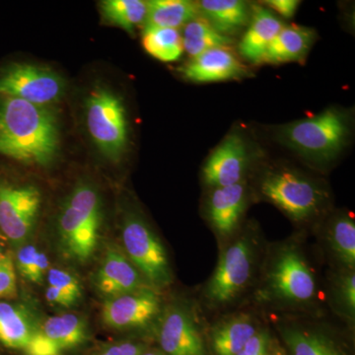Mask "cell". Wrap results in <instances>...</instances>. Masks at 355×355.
Here are the masks:
<instances>
[{
  "mask_svg": "<svg viewBox=\"0 0 355 355\" xmlns=\"http://www.w3.org/2000/svg\"><path fill=\"white\" fill-rule=\"evenodd\" d=\"M60 147L57 114L50 107L0 95V154L24 165L46 167Z\"/></svg>",
  "mask_w": 355,
  "mask_h": 355,
  "instance_id": "obj_1",
  "label": "cell"
},
{
  "mask_svg": "<svg viewBox=\"0 0 355 355\" xmlns=\"http://www.w3.org/2000/svg\"><path fill=\"white\" fill-rule=\"evenodd\" d=\"M103 220L101 193L90 182H78L57 216L58 245L62 256L78 265L92 260L101 243Z\"/></svg>",
  "mask_w": 355,
  "mask_h": 355,
  "instance_id": "obj_2",
  "label": "cell"
},
{
  "mask_svg": "<svg viewBox=\"0 0 355 355\" xmlns=\"http://www.w3.org/2000/svg\"><path fill=\"white\" fill-rule=\"evenodd\" d=\"M349 135L347 114L336 108L282 125L277 130V137L284 146L319 164L336 159L347 144Z\"/></svg>",
  "mask_w": 355,
  "mask_h": 355,
  "instance_id": "obj_3",
  "label": "cell"
},
{
  "mask_svg": "<svg viewBox=\"0 0 355 355\" xmlns=\"http://www.w3.org/2000/svg\"><path fill=\"white\" fill-rule=\"evenodd\" d=\"M316 295L314 273L294 244L277 248L266 266L261 300L286 305L305 304Z\"/></svg>",
  "mask_w": 355,
  "mask_h": 355,
  "instance_id": "obj_4",
  "label": "cell"
},
{
  "mask_svg": "<svg viewBox=\"0 0 355 355\" xmlns=\"http://www.w3.org/2000/svg\"><path fill=\"white\" fill-rule=\"evenodd\" d=\"M121 250L149 286L162 289L173 282V272L162 242L137 211H128L121 224Z\"/></svg>",
  "mask_w": 355,
  "mask_h": 355,
  "instance_id": "obj_5",
  "label": "cell"
},
{
  "mask_svg": "<svg viewBox=\"0 0 355 355\" xmlns=\"http://www.w3.org/2000/svg\"><path fill=\"white\" fill-rule=\"evenodd\" d=\"M85 121L98 150L112 162H119L127 150L128 123L120 96L98 86L85 101Z\"/></svg>",
  "mask_w": 355,
  "mask_h": 355,
  "instance_id": "obj_6",
  "label": "cell"
},
{
  "mask_svg": "<svg viewBox=\"0 0 355 355\" xmlns=\"http://www.w3.org/2000/svg\"><path fill=\"white\" fill-rule=\"evenodd\" d=\"M260 191L263 198L298 223L316 217L327 200L326 191L317 182L287 168L266 172Z\"/></svg>",
  "mask_w": 355,
  "mask_h": 355,
  "instance_id": "obj_7",
  "label": "cell"
},
{
  "mask_svg": "<svg viewBox=\"0 0 355 355\" xmlns=\"http://www.w3.org/2000/svg\"><path fill=\"white\" fill-rule=\"evenodd\" d=\"M41 205L42 193L35 184L0 176V239L11 251L31 237Z\"/></svg>",
  "mask_w": 355,
  "mask_h": 355,
  "instance_id": "obj_8",
  "label": "cell"
},
{
  "mask_svg": "<svg viewBox=\"0 0 355 355\" xmlns=\"http://www.w3.org/2000/svg\"><path fill=\"white\" fill-rule=\"evenodd\" d=\"M256 250L250 235L238 238L224 250L203 292L209 305L226 306L241 295L253 277Z\"/></svg>",
  "mask_w": 355,
  "mask_h": 355,
  "instance_id": "obj_9",
  "label": "cell"
},
{
  "mask_svg": "<svg viewBox=\"0 0 355 355\" xmlns=\"http://www.w3.org/2000/svg\"><path fill=\"white\" fill-rule=\"evenodd\" d=\"M65 81L46 67L29 64L9 65L0 72V95L50 107L62 100Z\"/></svg>",
  "mask_w": 355,
  "mask_h": 355,
  "instance_id": "obj_10",
  "label": "cell"
},
{
  "mask_svg": "<svg viewBox=\"0 0 355 355\" xmlns=\"http://www.w3.org/2000/svg\"><path fill=\"white\" fill-rule=\"evenodd\" d=\"M158 321L156 340L166 355H209L197 318L188 305L167 306Z\"/></svg>",
  "mask_w": 355,
  "mask_h": 355,
  "instance_id": "obj_11",
  "label": "cell"
},
{
  "mask_svg": "<svg viewBox=\"0 0 355 355\" xmlns=\"http://www.w3.org/2000/svg\"><path fill=\"white\" fill-rule=\"evenodd\" d=\"M162 310V300L157 291L147 286L105 299L101 317L103 324L112 330H139L157 320Z\"/></svg>",
  "mask_w": 355,
  "mask_h": 355,
  "instance_id": "obj_12",
  "label": "cell"
},
{
  "mask_svg": "<svg viewBox=\"0 0 355 355\" xmlns=\"http://www.w3.org/2000/svg\"><path fill=\"white\" fill-rule=\"evenodd\" d=\"M92 282L96 291L105 299L149 286L121 248L116 244L107 245Z\"/></svg>",
  "mask_w": 355,
  "mask_h": 355,
  "instance_id": "obj_13",
  "label": "cell"
},
{
  "mask_svg": "<svg viewBox=\"0 0 355 355\" xmlns=\"http://www.w3.org/2000/svg\"><path fill=\"white\" fill-rule=\"evenodd\" d=\"M247 165L246 144L239 135L231 133L210 154L203 167V179L214 189L242 183Z\"/></svg>",
  "mask_w": 355,
  "mask_h": 355,
  "instance_id": "obj_14",
  "label": "cell"
},
{
  "mask_svg": "<svg viewBox=\"0 0 355 355\" xmlns=\"http://www.w3.org/2000/svg\"><path fill=\"white\" fill-rule=\"evenodd\" d=\"M39 327L18 298L0 300V355H24Z\"/></svg>",
  "mask_w": 355,
  "mask_h": 355,
  "instance_id": "obj_15",
  "label": "cell"
},
{
  "mask_svg": "<svg viewBox=\"0 0 355 355\" xmlns=\"http://www.w3.org/2000/svg\"><path fill=\"white\" fill-rule=\"evenodd\" d=\"M184 78L196 83H220L249 76L247 67L229 49H214L191 58L181 69Z\"/></svg>",
  "mask_w": 355,
  "mask_h": 355,
  "instance_id": "obj_16",
  "label": "cell"
},
{
  "mask_svg": "<svg viewBox=\"0 0 355 355\" xmlns=\"http://www.w3.org/2000/svg\"><path fill=\"white\" fill-rule=\"evenodd\" d=\"M246 203V189L243 183L214 189L210 195L207 214L212 227L219 235L229 237L237 230Z\"/></svg>",
  "mask_w": 355,
  "mask_h": 355,
  "instance_id": "obj_17",
  "label": "cell"
},
{
  "mask_svg": "<svg viewBox=\"0 0 355 355\" xmlns=\"http://www.w3.org/2000/svg\"><path fill=\"white\" fill-rule=\"evenodd\" d=\"M284 27L270 9L253 6L247 31L239 44L240 55L252 64H261L268 46Z\"/></svg>",
  "mask_w": 355,
  "mask_h": 355,
  "instance_id": "obj_18",
  "label": "cell"
},
{
  "mask_svg": "<svg viewBox=\"0 0 355 355\" xmlns=\"http://www.w3.org/2000/svg\"><path fill=\"white\" fill-rule=\"evenodd\" d=\"M40 329L64 355L83 349L90 342L87 322L80 315L65 313L46 318L40 323Z\"/></svg>",
  "mask_w": 355,
  "mask_h": 355,
  "instance_id": "obj_19",
  "label": "cell"
},
{
  "mask_svg": "<svg viewBox=\"0 0 355 355\" xmlns=\"http://www.w3.org/2000/svg\"><path fill=\"white\" fill-rule=\"evenodd\" d=\"M259 329L254 318L245 313L233 315L212 328L210 345L214 355H237Z\"/></svg>",
  "mask_w": 355,
  "mask_h": 355,
  "instance_id": "obj_20",
  "label": "cell"
},
{
  "mask_svg": "<svg viewBox=\"0 0 355 355\" xmlns=\"http://www.w3.org/2000/svg\"><path fill=\"white\" fill-rule=\"evenodd\" d=\"M200 16L225 36L244 29L251 19L252 9L241 0H202L198 1Z\"/></svg>",
  "mask_w": 355,
  "mask_h": 355,
  "instance_id": "obj_21",
  "label": "cell"
},
{
  "mask_svg": "<svg viewBox=\"0 0 355 355\" xmlns=\"http://www.w3.org/2000/svg\"><path fill=\"white\" fill-rule=\"evenodd\" d=\"M314 30L301 26H284L266 51L263 62L279 64L300 62L316 39Z\"/></svg>",
  "mask_w": 355,
  "mask_h": 355,
  "instance_id": "obj_22",
  "label": "cell"
},
{
  "mask_svg": "<svg viewBox=\"0 0 355 355\" xmlns=\"http://www.w3.org/2000/svg\"><path fill=\"white\" fill-rule=\"evenodd\" d=\"M289 355H347L342 345L324 331L301 326L279 329Z\"/></svg>",
  "mask_w": 355,
  "mask_h": 355,
  "instance_id": "obj_23",
  "label": "cell"
},
{
  "mask_svg": "<svg viewBox=\"0 0 355 355\" xmlns=\"http://www.w3.org/2000/svg\"><path fill=\"white\" fill-rule=\"evenodd\" d=\"M197 2L190 0H153L147 1L144 28L177 29L200 17Z\"/></svg>",
  "mask_w": 355,
  "mask_h": 355,
  "instance_id": "obj_24",
  "label": "cell"
},
{
  "mask_svg": "<svg viewBox=\"0 0 355 355\" xmlns=\"http://www.w3.org/2000/svg\"><path fill=\"white\" fill-rule=\"evenodd\" d=\"M182 40L184 50L191 58L214 49H229L233 44V40L230 37L217 31L202 16L184 26Z\"/></svg>",
  "mask_w": 355,
  "mask_h": 355,
  "instance_id": "obj_25",
  "label": "cell"
},
{
  "mask_svg": "<svg viewBox=\"0 0 355 355\" xmlns=\"http://www.w3.org/2000/svg\"><path fill=\"white\" fill-rule=\"evenodd\" d=\"M142 46L151 57L163 62H176L184 53L181 33L171 28H144Z\"/></svg>",
  "mask_w": 355,
  "mask_h": 355,
  "instance_id": "obj_26",
  "label": "cell"
},
{
  "mask_svg": "<svg viewBox=\"0 0 355 355\" xmlns=\"http://www.w3.org/2000/svg\"><path fill=\"white\" fill-rule=\"evenodd\" d=\"M103 19L132 34L135 27L144 24L147 1L142 0H105L100 3Z\"/></svg>",
  "mask_w": 355,
  "mask_h": 355,
  "instance_id": "obj_27",
  "label": "cell"
},
{
  "mask_svg": "<svg viewBox=\"0 0 355 355\" xmlns=\"http://www.w3.org/2000/svg\"><path fill=\"white\" fill-rule=\"evenodd\" d=\"M328 243L336 258L347 270L355 266V223L350 216L334 218L328 229Z\"/></svg>",
  "mask_w": 355,
  "mask_h": 355,
  "instance_id": "obj_28",
  "label": "cell"
},
{
  "mask_svg": "<svg viewBox=\"0 0 355 355\" xmlns=\"http://www.w3.org/2000/svg\"><path fill=\"white\" fill-rule=\"evenodd\" d=\"M17 275L31 284H41L50 270V261L44 252L31 243L26 242L12 251Z\"/></svg>",
  "mask_w": 355,
  "mask_h": 355,
  "instance_id": "obj_29",
  "label": "cell"
},
{
  "mask_svg": "<svg viewBox=\"0 0 355 355\" xmlns=\"http://www.w3.org/2000/svg\"><path fill=\"white\" fill-rule=\"evenodd\" d=\"M48 286L55 287L58 291L80 301L83 296V287L80 280L73 273L58 268H50L46 275Z\"/></svg>",
  "mask_w": 355,
  "mask_h": 355,
  "instance_id": "obj_30",
  "label": "cell"
},
{
  "mask_svg": "<svg viewBox=\"0 0 355 355\" xmlns=\"http://www.w3.org/2000/svg\"><path fill=\"white\" fill-rule=\"evenodd\" d=\"M18 294L17 272L11 251L0 265V300L17 299Z\"/></svg>",
  "mask_w": 355,
  "mask_h": 355,
  "instance_id": "obj_31",
  "label": "cell"
},
{
  "mask_svg": "<svg viewBox=\"0 0 355 355\" xmlns=\"http://www.w3.org/2000/svg\"><path fill=\"white\" fill-rule=\"evenodd\" d=\"M146 347V343L139 340H114L97 345L88 355H141Z\"/></svg>",
  "mask_w": 355,
  "mask_h": 355,
  "instance_id": "obj_32",
  "label": "cell"
},
{
  "mask_svg": "<svg viewBox=\"0 0 355 355\" xmlns=\"http://www.w3.org/2000/svg\"><path fill=\"white\" fill-rule=\"evenodd\" d=\"M338 280L336 295L349 319L354 321L355 314V275L354 270H347Z\"/></svg>",
  "mask_w": 355,
  "mask_h": 355,
  "instance_id": "obj_33",
  "label": "cell"
},
{
  "mask_svg": "<svg viewBox=\"0 0 355 355\" xmlns=\"http://www.w3.org/2000/svg\"><path fill=\"white\" fill-rule=\"evenodd\" d=\"M270 340L268 331H258L237 355H268Z\"/></svg>",
  "mask_w": 355,
  "mask_h": 355,
  "instance_id": "obj_34",
  "label": "cell"
},
{
  "mask_svg": "<svg viewBox=\"0 0 355 355\" xmlns=\"http://www.w3.org/2000/svg\"><path fill=\"white\" fill-rule=\"evenodd\" d=\"M44 297L49 303L53 305L60 306V307L70 308L76 306L79 302L77 299L72 297L69 294L58 291L55 287L48 286L44 291Z\"/></svg>",
  "mask_w": 355,
  "mask_h": 355,
  "instance_id": "obj_35",
  "label": "cell"
},
{
  "mask_svg": "<svg viewBox=\"0 0 355 355\" xmlns=\"http://www.w3.org/2000/svg\"><path fill=\"white\" fill-rule=\"evenodd\" d=\"M263 3L284 18H291L297 11L301 2L297 0H268Z\"/></svg>",
  "mask_w": 355,
  "mask_h": 355,
  "instance_id": "obj_36",
  "label": "cell"
},
{
  "mask_svg": "<svg viewBox=\"0 0 355 355\" xmlns=\"http://www.w3.org/2000/svg\"><path fill=\"white\" fill-rule=\"evenodd\" d=\"M268 355H287L286 349L280 347L279 343L270 340V349H268Z\"/></svg>",
  "mask_w": 355,
  "mask_h": 355,
  "instance_id": "obj_37",
  "label": "cell"
},
{
  "mask_svg": "<svg viewBox=\"0 0 355 355\" xmlns=\"http://www.w3.org/2000/svg\"><path fill=\"white\" fill-rule=\"evenodd\" d=\"M141 355H166L164 352H161L160 349H156V347H149L148 345L146 347V349L142 352Z\"/></svg>",
  "mask_w": 355,
  "mask_h": 355,
  "instance_id": "obj_38",
  "label": "cell"
},
{
  "mask_svg": "<svg viewBox=\"0 0 355 355\" xmlns=\"http://www.w3.org/2000/svg\"><path fill=\"white\" fill-rule=\"evenodd\" d=\"M10 252L11 250L6 249V248L4 247L3 243L0 241V265L3 263V261L6 260L7 254L10 253Z\"/></svg>",
  "mask_w": 355,
  "mask_h": 355,
  "instance_id": "obj_39",
  "label": "cell"
}]
</instances>
